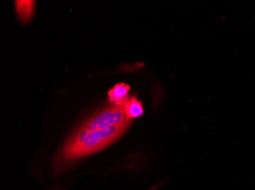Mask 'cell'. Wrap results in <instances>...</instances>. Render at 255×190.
Segmentation results:
<instances>
[{"mask_svg":"<svg viewBox=\"0 0 255 190\" xmlns=\"http://www.w3.org/2000/svg\"><path fill=\"white\" fill-rule=\"evenodd\" d=\"M131 122L87 132L77 129L69 137L53 159L55 174H62L77 160L98 152L114 143L124 134Z\"/></svg>","mask_w":255,"mask_h":190,"instance_id":"1","label":"cell"},{"mask_svg":"<svg viewBox=\"0 0 255 190\" xmlns=\"http://www.w3.org/2000/svg\"><path fill=\"white\" fill-rule=\"evenodd\" d=\"M125 114L128 120L132 121L133 119L141 117L144 114L142 103L139 101L136 97H131L123 106Z\"/></svg>","mask_w":255,"mask_h":190,"instance_id":"5","label":"cell"},{"mask_svg":"<svg viewBox=\"0 0 255 190\" xmlns=\"http://www.w3.org/2000/svg\"><path fill=\"white\" fill-rule=\"evenodd\" d=\"M129 85L126 83H119L115 85L108 92L109 102L113 105L123 107L129 100L128 91H129Z\"/></svg>","mask_w":255,"mask_h":190,"instance_id":"3","label":"cell"},{"mask_svg":"<svg viewBox=\"0 0 255 190\" xmlns=\"http://www.w3.org/2000/svg\"><path fill=\"white\" fill-rule=\"evenodd\" d=\"M125 114L124 108L120 106L112 105L103 108L87 119L77 129L91 132L104 129L112 126H118L131 122Z\"/></svg>","mask_w":255,"mask_h":190,"instance_id":"2","label":"cell"},{"mask_svg":"<svg viewBox=\"0 0 255 190\" xmlns=\"http://www.w3.org/2000/svg\"><path fill=\"white\" fill-rule=\"evenodd\" d=\"M158 186L154 185V187H151V188L149 189V190H158Z\"/></svg>","mask_w":255,"mask_h":190,"instance_id":"6","label":"cell"},{"mask_svg":"<svg viewBox=\"0 0 255 190\" xmlns=\"http://www.w3.org/2000/svg\"><path fill=\"white\" fill-rule=\"evenodd\" d=\"M35 2L33 0H18L15 1V11L18 19L23 24L31 21L34 13Z\"/></svg>","mask_w":255,"mask_h":190,"instance_id":"4","label":"cell"}]
</instances>
